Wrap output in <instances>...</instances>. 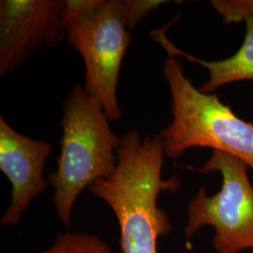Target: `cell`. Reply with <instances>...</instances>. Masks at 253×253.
I'll use <instances>...</instances> for the list:
<instances>
[{
	"label": "cell",
	"mask_w": 253,
	"mask_h": 253,
	"mask_svg": "<svg viewBox=\"0 0 253 253\" xmlns=\"http://www.w3.org/2000/svg\"><path fill=\"white\" fill-rule=\"evenodd\" d=\"M109 120L100 100L80 84L64 100L61 151L47 182L54 189L56 216L67 228L82 192L116 171L122 138L113 131Z\"/></svg>",
	"instance_id": "2"
},
{
	"label": "cell",
	"mask_w": 253,
	"mask_h": 253,
	"mask_svg": "<svg viewBox=\"0 0 253 253\" xmlns=\"http://www.w3.org/2000/svg\"><path fill=\"white\" fill-rule=\"evenodd\" d=\"M52 152L49 143L20 133L0 118V170L11 187L2 226L19 224L32 201L45 191L44 167Z\"/></svg>",
	"instance_id": "7"
},
{
	"label": "cell",
	"mask_w": 253,
	"mask_h": 253,
	"mask_svg": "<svg viewBox=\"0 0 253 253\" xmlns=\"http://www.w3.org/2000/svg\"><path fill=\"white\" fill-rule=\"evenodd\" d=\"M163 75L172 94V121L160 137L165 155L179 159L188 149L210 147L233 155L253 170V124L238 118L216 94L197 89L180 60L168 56Z\"/></svg>",
	"instance_id": "3"
},
{
	"label": "cell",
	"mask_w": 253,
	"mask_h": 253,
	"mask_svg": "<svg viewBox=\"0 0 253 253\" xmlns=\"http://www.w3.org/2000/svg\"><path fill=\"white\" fill-rule=\"evenodd\" d=\"M68 0L0 1V76L14 73L43 48L67 37Z\"/></svg>",
	"instance_id": "6"
},
{
	"label": "cell",
	"mask_w": 253,
	"mask_h": 253,
	"mask_svg": "<svg viewBox=\"0 0 253 253\" xmlns=\"http://www.w3.org/2000/svg\"><path fill=\"white\" fill-rule=\"evenodd\" d=\"M248 168L235 156L213 150L198 172H219L221 188L214 195H208L202 187L190 200L184 227L187 240L203 227L210 226L215 230L213 247L217 253L253 251V186Z\"/></svg>",
	"instance_id": "5"
},
{
	"label": "cell",
	"mask_w": 253,
	"mask_h": 253,
	"mask_svg": "<svg viewBox=\"0 0 253 253\" xmlns=\"http://www.w3.org/2000/svg\"><path fill=\"white\" fill-rule=\"evenodd\" d=\"M67 38L85 66V91L100 100L110 120L121 118L120 68L131 43L124 0H68Z\"/></svg>",
	"instance_id": "4"
},
{
	"label": "cell",
	"mask_w": 253,
	"mask_h": 253,
	"mask_svg": "<svg viewBox=\"0 0 253 253\" xmlns=\"http://www.w3.org/2000/svg\"><path fill=\"white\" fill-rule=\"evenodd\" d=\"M39 253H112V250L97 235L66 232L56 236L49 249Z\"/></svg>",
	"instance_id": "9"
},
{
	"label": "cell",
	"mask_w": 253,
	"mask_h": 253,
	"mask_svg": "<svg viewBox=\"0 0 253 253\" xmlns=\"http://www.w3.org/2000/svg\"><path fill=\"white\" fill-rule=\"evenodd\" d=\"M165 151L160 135L130 130L122 138L116 171L89 188L105 202L118 220L122 253H158V240L170 234L172 224L158 199L163 191L176 192V176L163 177Z\"/></svg>",
	"instance_id": "1"
},
{
	"label": "cell",
	"mask_w": 253,
	"mask_h": 253,
	"mask_svg": "<svg viewBox=\"0 0 253 253\" xmlns=\"http://www.w3.org/2000/svg\"><path fill=\"white\" fill-rule=\"evenodd\" d=\"M166 1L161 0H124L126 21L129 30L134 29L145 16Z\"/></svg>",
	"instance_id": "10"
},
{
	"label": "cell",
	"mask_w": 253,
	"mask_h": 253,
	"mask_svg": "<svg viewBox=\"0 0 253 253\" xmlns=\"http://www.w3.org/2000/svg\"><path fill=\"white\" fill-rule=\"evenodd\" d=\"M212 6L222 16L224 23L245 22L247 34L240 49L233 56L219 61H205L194 55L183 52L166 36L168 26L153 30L151 37L155 42L163 46L169 56H184L190 62L207 68L209 80L199 90L210 94L218 87L234 82L253 80V0H213Z\"/></svg>",
	"instance_id": "8"
}]
</instances>
